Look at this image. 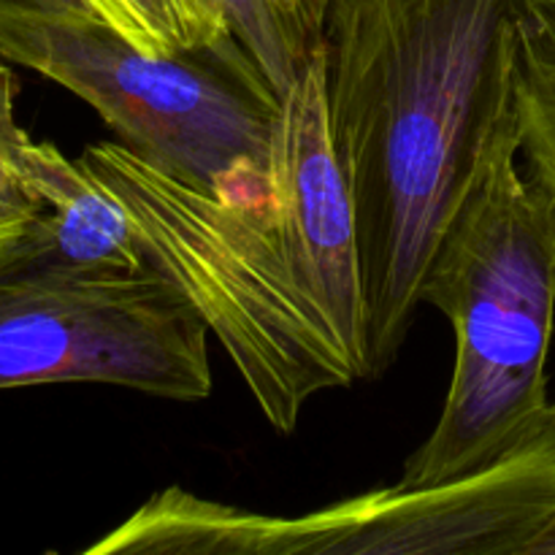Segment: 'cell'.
Masks as SVG:
<instances>
[{
  "mask_svg": "<svg viewBox=\"0 0 555 555\" xmlns=\"http://www.w3.org/2000/svg\"><path fill=\"white\" fill-rule=\"evenodd\" d=\"M122 204L146 263L206 320L274 431L323 390L372 379L350 190L336 160L325 49L280 98L271 168L220 190L160 171L122 141L81 152Z\"/></svg>",
  "mask_w": 555,
  "mask_h": 555,
  "instance_id": "cell-1",
  "label": "cell"
},
{
  "mask_svg": "<svg viewBox=\"0 0 555 555\" xmlns=\"http://www.w3.org/2000/svg\"><path fill=\"white\" fill-rule=\"evenodd\" d=\"M323 49L377 379L410 336L448 225L493 157L520 144L515 0H331Z\"/></svg>",
  "mask_w": 555,
  "mask_h": 555,
  "instance_id": "cell-2",
  "label": "cell"
},
{
  "mask_svg": "<svg viewBox=\"0 0 555 555\" xmlns=\"http://www.w3.org/2000/svg\"><path fill=\"white\" fill-rule=\"evenodd\" d=\"M504 146L444 231L423 304L455 331V366L404 486L480 475L555 428L547 352L555 325V198Z\"/></svg>",
  "mask_w": 555,
  "mask_h": 555,
  "instance_id": "cell-3",
  "label": "cell"
},
{
  "mask_svg": "<svg viewBox=\"0 0 555 555\" xmlns=\"http://www.w3.org/2000/svg\"><path fill=\"white\" fill-rule=\"evenodd\" d=\"M0 60L79 95L130 152L195 188L271 168L280 95L244 49L155 54L92 11L0 0Z\"/></svg>",
  "mask_w": 555,
  "mask_h": 555,
  "instance_id": "cell-4",
  "label": "cell"
},
{
  "mask_svg": "<svg viewBox=\"0 0 555 555\" xmlns=\"http://www.w3.org/2000/svg\"><path fill=\"white\" fill-rule=\"evenodd\" d=\"M555 526V428L480 475L269 515L166 488L87 555H529Z\"/></svg>",
  "mask_w": 555,
  "mask_h": 555,
  "instance_id": "cell-5",
  "label": "cell"
},
{
  "mask_svg": "<svg viewBox=\"0 0 555 555\" xmlns=\"http://www.w3.org/2000/svg\"><path fill=\"white\" fill-rule=\"evenodd\" d=\"M209 325L152 266L49 260L30 225L0 238V390L98 383L171 401L211 393Z\"/></svg>",
  "mask_w": 555,
  "mask_h": 555,
  "instance_id": "cell-6",
  "label": "cell"
},
{
  "mask_svg": "<svg viewBox=\"0 0 555 555\" xmlns=\"http://www.w3.org/2000/svg\"><path fill=\"white\" fill-rule=\"evenodd\" d=\"M22 166L41 211L30 222L38 249L49 260L79 269H141L146 263L122 204L49 141L27 135Z\"/></svg>",
  "mask_w": 555,
  "mask_h": 555,
  "instance_id": "cell-7",
  "label": "cell"
},
{
  "mask_svg": "<svg viewBox=\"0 0 555 555\" xmlns=\"http://www.w3.org/2000/svg\"><path fill=\"white\" fill-rule=\"evenodd\" d=\"M515 101L529 177L555 198V0H515Z\"/></svg>",
  "mask_w": 555,
  "mask_h": 555,
  "instance_id": "cell-8",
  "label": "cell"
},
{
  "mask_svg": "<svg viewBox=\"0 0 555 555\" xmlns=\"http://www.w3.org/2000/svg\"><path fill=\"white\" fill-rule=\"evenodd\" d=\"M95 16L117 27L144 52L244 49L215 0H85ZM247 52V49H244Z\"/></svg>",
  "mask_w": 555,
  "mask_h": 555,
  "instance_id": "cell-9",
  "label": "cell"
},
{
  "mask_svg": "<svg viewBox=\"0 0 555 555\" xmlns=\"http://www.w3.org/2000/svg\"><path fill=\"white\" fill-rule=\"evenodd\" d=\"M215 3L231 25L238 43L263 70L271 90L280 98L285 95L312 49H304L296 41V36L287 30L269 0H215Z\"/></svg>",
  "mask_w": 555,
  "mask_h": 555,
  "instance_id": "cell-10",
  "label": "cell"
},
{
  "mask_svg": "<svg viewBox=\"0 0 555 555\" xmlns=\"http://www.w3.org/2000/svg\"><path fill=\"white\" fill-rule=\"evenodd\" d=\"M16 81L0 60V238L14 236L41 211V201L27 182L22 146L27 133L16 122Z\"/></svg>",
  "mask_w": 555,
  "mask_h": 555,
  "instance_id": "cell-11",
  "label": "cell"
},
{
  "mask_svg": "<svg viewBox=\"0 0 555 555\" xmlns=\"http://www.w3.org/2000/svg\"><path fill=\"white\" fill-rule=\"evenodd\" d=\"M328 3L331 0H269L271 9L280 14L304 49H314L323 41Z\"/></svg>",
  "mask_w": 555,
  "mask_h": 555,
  "instance_id": "cell-12",
  "label": "cell"
},
{
  "mask_svg": "<svg viewBox=\"0 0 555 555\" xmlns=\"http://www.w3.org/2000/svg\"><path fill=\"white\" fill-rule=\"evenodd\" d=\"M529 555H555V526L545 537H542L540 542H537L534 547H531Z\"/></svg>",
  "mask_w": 555,
  "mask_h": 555,
  "instance_id": "cell-13",
  "label": "cell"
},
{
  "mask_svg": "<svg viewBox=\"0 0 555 555\" xmlns=\"http://www.w3.org/2000/svg\"><path fill=\"white\" fill-rule=\"evenodd\" d=\"M33 3L52 5V9H70V11H90L85 0H33Z\"/></svg>",
  "mask_w": 555,
  "mask_h": 555,
  "instance_id": "cell-14",
  "label": "cell"
}]
</instances>
